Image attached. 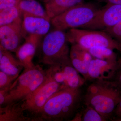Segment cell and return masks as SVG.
Wrapping results in <instances>:
<instances>
[{
  "label": "cell",
  "mask_w": 121,
  "mask_h": 121,
  "mask_svg": "<svg viewBox=\"0 0 121 121\" xmlns=\"http://www.w3.org/2000/svg\"><path fill=\"white\" fill-rule=\"evenodd\" d=\"M80 99V88L61 89L48 100L39 115L38 121H62L71 118L73 119Z\"/></svg>",
  "instance_id": "cell-1"
},
{
  "label": "cell",
  "mask_w": 121,
  "mask_h": 121,
  "mask_svg": "<svg viewBox=\"0 0 121 121\" xmlns=\"http://www.w3.org/2000/svg\"><path fill=\"white\" fill-rule=\"evenodd\" d=\"M121 99V87L116 82L95 81L88 87L84 101L107 119Z\"/></svg>",
  "instance_id": "cell-2"
},
{
  "label": "cell",
  "mask_w": 121,
  "mask_h": 121,
  "mask_svg": "<svg viewBox=\"0 0 121 121\" xmlns=\"http://www.w3.org/2000/svg\"><path fill=\"white\" fill-rule=\"evenodd\" d=\"M47 71L39 65L24 69L10 88L5 89L4 104L1 106L20 103L28 98L45 81Z\"/></svg>",
  "instance_id": "cell-3"
},
{
  "label": "cell",
  "mask_w": 121,
  "mask_h": 121,
  "mask_svg": "<svg viewBox=\"0 0 121 121\" xmlns=\"http://www.w3.org/2000/svg\"><path fill=\"white\" fill-rule=\"evenodd\" d=\"M66 33L54 29L44 36L40 44V61L49 66L71 64Z\"/></svg>",
  "instance_id": "cell-4"
},
{
  "label": "cell",
  "mask_w": 121,
  "mask_h": 121,
  "mask_svg": "<svg viewBox=\"0 0 121 121\" xmlns=\"http://www.w3.org/2000/svg\"><path fill=\"white\" fill-rule=\"evenodd\" d=\"M99 9L94 4L83 2L51 20L54 29L65 31L81 28L93 19Z\"/></svg>",
  "instance_id": "cell-5"
},
{
  "label": "cell",
  "mask_w": 121,
  "mask_h": 121,
  "mask_svg": "<svg viewBox=\"0 0 121 121\" xmlns=\"http://www.w3.org/2000/svg\"><path fill=\"white\" fill-rule=\"evenodd\" d=\"M45 81L25 101L19 103L25 114H30L31 121H38V118L48 100L55 93L62 89V86L56 82L49 69Z\"/></svg>",
  "instance_id": "cell-6"
},
{
  "label": "cell",
  "mask_w": 121,
  "mask_h": 121,
  "mask_svg": "<svg viewBox=\"0 0 121 121\" xmlns=\"http://www.w3.org/2000/svg\"><path fill=\"white\" fill-rule=\"evenodd\" d=\"M69 43L87 50L95 47H106L121 52V44L104 31L73 28L66 32Z\"/></svg>",
  "instance_id": "cell-7"
},
{
  "label": "cell",
  "mask_w": 121,
  "mask_h": 121,
  "mask_svg": "<svg viewBox=\"0 0 121 121\" xmlns=\"http://www.w3.org/2000/svg\"><path fill=\"white\" fill-rule=\"evenodd\" d=\"M121 20V5L107 4L99 9L90 22L80 28L102 31L114 26Z\"/></svg>",
  "instance_id": "cell-8"
},
{
  "label": "cell",
  "mask_w": 121,
  "mask_h": 121,
  "mask_svg": "<svg viewBox=\"0 0 121 121\" xmlns=\"http://www.w3.org/2000/svg\"><path fill=\"white\" fill-rule=\"evenodd\" d=\"M23 20L0 26V45L11 52H15L25 36L22 28Z\"/></svg>",
  "instance_id": "cell-9"
},
{
  "label": "cell",
  "mask_w": 121,
  "mask_h": 121,
  "mask_svg": "<svg viewBox=\"0 0 121 121\" xmlns=\"http://www.w3.org/2000/svg\"><path fill=\"white\" fill-rule=\"evenodd\" d=\"M118 69L117 61H109L93 58L89 66L87 80H110L114 77Z\"/></svg>",
  "instance_id": "cell-10"
},
{
  "label": "cell",
  "mask_w": 121,
  "mask_h": 121,
  "mask_svg": "<svg viewBox=\"0 0 121 121\" xmlns=\"http://www.w3.org/2000/svg\"><path fill=\"white\" fill-rule=\"evenodd\" d=\"M43 36L36 35H29L25 37L24 43L15 52L17 59L24 66V69L35 66L33 62L37 48L40 45Z\"/></svg>",
  "instance_id": "cell-11"
},
{
  "label": "cell",
  "mask_w": 121,
  "mask_h": 121,
  "mask_svg": "<svg viewBox=\"0 0 121 121\" xmlns=\"http://www.w3.org/2000/svg\"><path fill=\"white\" fill-rule=\"evenodd\" d=\"M70 58L74 68L82 75L85 80H87L89 66L93 58L89 51L77 44H72Z\"/></svg>",
  "instance_id": "cell-12"
},
{
  "label": "cell",
  "mask_w": 121,
  "mask_h": 121,
  "mask_svg": "<svg viewBox=\"0 0 121 121\" xmlns=\"http://www.w3.org/2000/svg\"><path fill=\"white\" fill-rule=\"evenodd\" d=\"M51 24V20L43 17L23 16L22 28L26 37L32 35L45 36L48 32Z\"/></svg>",
  "instance_id": "cell-13"
},
{
  "label": "cell",
  "mask_w": 121,
  "mask_h": 121,
  "mask_svg": "<svg viewBox=\"0 0 121 121\" xmlns=\"http://www.w3.org/2000/svg\"><path fill=\"white\" fill-rule=\"evenodd\" d=\"M24 66L19 60L15 58L11 52L0 45V70L10 75L19 76Z\"/></svg>",
  "instance_id": "cell-14"
},
{
  "label": "cell",
  "mask_w": 121,
  "mask_h": 121,
  "mask_svg": "<svg viewBox=\"0 0 121 121\" xmlns=\"http://www.w3.org/2000/svg\"><path fill=\"white\" fill-rule=\"evenodd\" d=\"M84 2V0H49L45 8L51 20L72 7Z\"/></svg>",
  "instance_id": "cell-15"
},
{
  "label": "cell",
  "mask_w": 121,
  "mask_h": 121,
  "mask_svg": "<svg viewBox=\"0 0 121 121\" xmlns=\"http://www.w3.org/2000/svg\"><path fill=\"white\" fill-rule=\"evenodd\" d=\"M18 7L23 16L42 17L51 20L46 9L36 0H21Z\"/></svg>",
  "instance_id": "cell-16"
},
{
  "label": "cell",
  "mask_w": 121,
  "mask_h": 121,
  "mask_svg": "<svg viewBox=\"0 0 121 121\" xmlns=\"http://www.w3.org/2000/svg\"><path fill=\"white\" fill-rule=\"evenodd\" d=\"M19 103L0 107V121H29L25 115Z\"/></svg>",
  "instance_id": "cell-17"
},
{
  "label": "cell",
  "mask_w": 121,
  "mask_h": 121,
  "mask_svg": "<svg viewBox=\"0 0 121 121\" xmlns=\"http://www.w3.org/2000/svg\"><path fill=\"white\" fill-rule=\"evenodd\" d=\"M23 17L18 6L5 9L0 11V26L13 23Z\"/></svg>",
  "instance_id": "cell-18"
},
{
  "label": "cell",
  "mask_w": 121,
  "mask_h": 121,
  "mask_svg": "<svg viewBox=\"0 0 121 121\" xmlns=\"http://www.w3.org/2000/svg\"><path fill=\"white\" fill-rule=\"evenodd\" d=\"M94 58L109 61H117V55L114 50L106 47L99 46L87 49Z\"/></svg>",
  "instance_id": "cell-19"
},
{
  "label": "cell",
  "mask_w": 121,
  "mask_h": 121,
  "mask_svg": "<svg viewBox=\"0 0 121 121\" xmlns=\"http://www.w3.org/2000/svg\"><path fill=\"white\" fill-rule=\"evenodd\" d=\"M82 113L76 114L72 120L74 121H104L107 119L97 111L90 106L86 105Z\"/></svg>",
  "instance_id": "cell-20"
},
{
  "label": "cell",
  "mask_w": 121,
  "mask_h": 121,
  "mask_svg": "<svg viewBox=\"0 0 121 121\" xmlns=\"http://www.w3.org/2000/svg\"><path fill=\"white\" fill-rule=\"evenodd\" d=\"M19 76L10 75L0 71V89H4L11 86Z\"/></svg>",
  "instance_id": "cell-21"
},
{
  "label": "cell",
  "mask_w": 121,
  "mask_h": 121,
  "mask_svg": "<svg viewBox=\"0 0 121 121\" xmlns=\"http://www.w3.org/2000/svg\"><path fill=\"white\" fill-rule=\"evenodd\" d=\"M102 31L107 33L121 44V20L114 26Z\"/></svg>",
  "instance_id": "cell-22"
},
{
  "label": "cell",
  "mask_w": 121,
  "mask_h": 121,
  "mask_svg": "<svg viewBox=\"0 0 121 121\" xmlns=\"http://www.w3.org/2000/svg\"><path fill=\"white\" fill-rule=\"evenodd\" d=\"M21 0H0V11L18 6Z\"/></svg>",
  "instance_id": "cell-23"
},
{
  "label": "cell",
  "mask_w": 121,
  "mask_h": 121,
  "mask_svg": "<svg viewBox=\"0 0 121 121\" xmlns=\"http://www.w3.org/2000/svg\"><path fill=\"white\" fill-rule=\"evenodd\" d=\"M99 2H105L107 4L121 5V0H97Z\"/></svg>",
  "instance_id": "cell-24"
},
{
  "label": "cell",
  "mask_w": 121,
  "mask_h": 121,
  "mask_svg": "<svg viewBox=\"0 0 121 121\" xmlns=\"http://www.w3.org/2000/svg\"><path fill=\"white\" fill-rule=\"evenodd\" d=\"M114 112L118 116L121 117V99L115 108Z\"/></svg>",
  "instance_id": "cell-25"
},
{
  "label": "cell",
  "mask_w": 121,
  "mask_h": 121,
  "mask_svg": "<svg viewBox=\"0 0 121 121\" xmlns=\"http://www.w3.org/2000/svg\"><path fill=\"white\" fill-rule=\"evenodd\" d=\"M120 69L121 70L117 76V81L115 82L121 87V68Z\"/></svg>",
  "instance_id": "cell-26"
},
{
  "label": "cell",
  "mask_w": 121,
  "mask_h": 121,
  "mask_svg": "<svg viewBox=\"0 0 121 121\" xmlns=\"http://www.w3.org/2000/svg\"><path fill=\"white\" fill-rule=\"evenodd\" d=\"M117 63L118 65V68L119 69L121 68V56L120 57L118 60H117Z\"/></svg>",
  "instance_id": "cell-27"
},
{
  "label": "cell",
  "mask_w": 121,
  "mask_h": 121,
  "mask_svg": "<svg viewBox=\"0 0 121 121\" xmlns=\"http://www.w3.org/2000/svg\"><path fill=\"white\" fill-rule=\"evenodd\" d=\"M39 0L41 1L44 2V3H45V2H47V1H48L49 0Z\"/></svg>",
  "instance_id": "cell-28"
}]
</instances>
